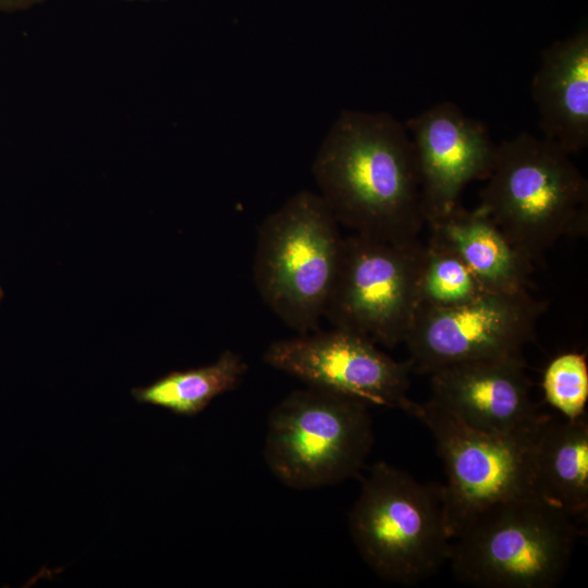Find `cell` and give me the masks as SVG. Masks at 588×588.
<instances>
[{
  "mask_svg": "<svg viewBox=\"0 0 588 588\" xmlns=\"http://www.w3.org/2000/svg\"><path fill=\"white\" fill-rule=\"evenodd\" d=\"M538 497L572 518L588 513V422L585 415L558 422L549 416L530 443Z\"/></svg>",
  "mask_w": 588,
  "mask_h": 588,
  "instance_id": "15",
  "label": "cell"
},
{
  "mask_svg": "<svg viewBox=\"0 0 588 588\" xmlns=\"http://www.w3.org/2000/svg\"><path fill=\"white\" fill-rule=\"evenodd\" d=\"M2 297H3V291H2V289L0 287V303H1Z\"/></svg>",
  "mask_w": 588,
  "mask_h": 588,
  "instance_id": "21",
  "label": "cell"
},
{
  "mask_svg": "<svg viewBox=\"0 0 588 588\" xmlns=\"http://www.w3.org/2000/svg\"><path fill=\"white\" fill-rule=\"evenodd\" d=\"M575 519L538 495L510 499L481 512L452 540L455 577L486 588H550L566 572Z\"/></svg>",
  "mask_w": 588,
  "mask_h": 588,
  "instance_id": "3",
  "label": "cell"
},
{
  "mask_svg": "<svg viewBox=\"0 0 588 588\" xmlns=\"http://www.w3.org/2000/svg\"><path fill=\"white\" fill-rule=\"evenodd\" d=\"M566 151L527 132L497 144L478 207L534 266L588 232V182Z\"/></svg>",
  "mask_w": 588,
  "mask_h": 588,
  "instance_id": "2",
  "label": "cell"
},
{
  "mask_svg": "<svg viewBox=\"0 0 588 588\" xmlns=\"http://www.w3.org/2000/svg\"><path fill=\"white\" fill-rule=\"evenodd\" d=\"M124 1H162V0H124Z\"/></svg>",
  "mask_w": 588,
  "mask_h": 588,
  "instance_id": "20",
  "label": "cell"
},
{
  "mask_svg": "<svg viewBox=\"0 0 588 588\" xmlns=\"http://www.w3.org/2000/svg\"><path fill=\"white\" fill-rule=\"evenodd\" d=\"M45 1L46 0H0V12L24 10Z\"/></svg>",
  "mask_w": 588,
  "mask_h": 588,
  "instance_id": "19",
  "label": "cell"
},
{
  "mask_svg": "<svg viewBox=\"0 0 588 588\" xmlns=\"http://www.w3.org/2000/svg\"><path fill=\"white\" fill-rule=\"evenodd\" d=\"M246 371L243 358L226 350L212 364L171 371L147 387L132 389V395L138 403L191 417L203 412L215 397L234 390Z\"/></svg>",
  "mask_w": 588,
  "mask_h": 588,
  "instance_id": "16",
  "label": "cell"
},
{
  "mask_svg": "<svg viewBox=\"0 0 588 588\" xmlns=\"http://www.w3.org/2000/svg\"><path fill=\"white\" fill-rule=\"evenodd\" d=\"M405 126L416 154L428 223L456 207L467 184L488 177L497 144L481 121L451 101L429 107L409 118Z\"/></svg>",
  "mask_w": 588,
  "mask_h": 588,
  "instance_id": "12",
  "label": "cell"
},
{
  "mask_svg": "<svg viewBox=\"0 0 588 588\" xmlns=\"http://www.w3.org/2000/svg\"><path fill=\"white\" fill-rule=\"evenodd\" d=\"M424 249L418 238L344 237L323 317L334 328L388 347L404 343L418 308Z\"/></svg>",
  "mask_w": 588,
  "mask_h": 588,
  "instance_id": "7",
  "label": "cell"
},
{
  "mask_svg": "<svg viewBox=\"0 0 588 588\" xmlns=\"http://www.w3.org/2000/svg\"><path fill=\"white\" fill-rule=\"evenodd\" d=\"M522 354L456 363L430 372V402L490 434L532 439L548 415L530 395Z\"/></svg>",
  "mask_w": 588,
  "mask_h": 588,
  "instance_id": "11",
  "label": "cell"
},
{
  "mask_svg": "<svg viewBox=\"0 0 588 588\" xmlns=\"http://www.w3.org/2000/svg\"><path fill=\"white\" fill-rule=\"evenodd\" d=\"M542 387L546 400L566 419L585 415L588 399L586 356L571 352L555 357L544 371Z\"/></svg>",
  "mask_w": 588,
  "mask_h": 588,
  "instance_id": "18",
  "label": "cell"
},
{
  "mask_svg": "<svg viewBox=\"0 0 588 588\" xmlns=\"http://www.w3.org/2000/svg\"><path fill=\"white\" fill-rule=\"evenodd\" d=\"M311 171L339 224L388 242L418 238L426 221L416 154L405 124L392 114L342 110Z\"/></svg>",
  "mask_w": 588,
  "mask_h": 588,
  "instance_id": "1",
  "label": "cell"
},
{
  "mask_svg": "<svg viewBox=\"0 0 588 588\" xmlns=\"http://www.w3.org/2000/svg\"><path fill=\"white\" fill-rule=\"evenodd\" d=\"M350 530L364 561L391 583L416 584L450 558L442 486L419 482L384 462L364 478Z\"/></svg>",
  "mask_w": 588,
  "mask_h": 588,
  "instance_id": "5",
  "label": "cell"
},
{
  "mask_svg": "<svg viewBox=\"0 0 588 588\" xmlns=\"http://www.w3.org/2000/svg\"><path fill=\"white\" fill-rule=\"evenodd\" d=\"M531 96L542 136L568 155L588 146V28L558 39L541 53Z\"/></svg>",
  "mask_w": 588,
  "mask_h": 588,
  "instance_id": "13",
  "label": "cell"
},
{
  "mask_svg": "<svg viewBox=\"0 0 588 588\" xmlns=\"http://www.w3.org/2000/svg\"><path fill=\"white\" fill-rule=\"evenodd\" d=\"M483 292L471 271L454 254L429 243L425 245L418 278V307H454Z\"/></svg>",
  "mask_w": 588,
  "mask_h": 588,
  "instance_id": "17",
  "label": "cell"
},
{
  "mask_svg": "<svg viewBox=\"0 0 588 588\" xmlns=\"http://www.w3.org/2000/svg\"><path fill=\"white\" fill-rule=\"evenodd\" d=\"M271 367L308 387L350 396L367 405L396 408L417 417L421 404L408 395L411 363L396 362L360 334L334 328L271 343Z\"/></svg>",
  "mask_w": 588,
  "mask_h": 588,
  "instance_id": "10",
  "label": "cell"
},
{
  "mask_svg": "<svg viewBox=\"0 0 588 588\" xmlns=\"http://www.w3.org/2000/svg\"><path fill=\"white\" fill-rule=\"evenodd\" d=\"M416 418L431 431L444 465V511L452 540L493 504L537 495L530 464L532 439L475 430L430 401L421 404Z\"/></svg>",
  "mask_w": 588,
  "mask_h": 588,
  "instance_id": "8",
  "label": "cell"
},
{
  "mask_svg": "<svg viewBox=\"0 0 588 588\" xmlns=\"http://www.w3.org/2000/svg\"><path fill=\"white\" fill-rule=\"evenodd\" d=\"M319 194L299 191L260 223L254 282L266 305L299 334L318 329L343 238Z\"/></svg>",
  "mask_w": 588,
  "mask_h": 588,
  "instance_id": "4",
  "label": "cell"
},
{
  "mask_svg": "<svg viewBox=\"0 0 588 588\" xmlns=\"http://www.w3.org/2000/svg\"><path fill=\"white\" fill-rule=\"evenodd\" d=\"M427 224L430 229L428 243L454 254L483 291L527 290L534 265L478 206L468 210L458 204Z\"/></svg>",
  "mask_w": 588,
  "mask_h": 588,
  "instance_id": "14",
  "label": "cell"
},
{
  "mask_svg": "<svg viewBox=\"0 0 588 588\" xmlns=\"http://www.w3.org/2000/svg\"><path fill=\"white\" fill-rule=\"evenodd\" d=\"M372 443L367 404L308 387L271 411L264 456L284 485L316 489L357 476Z\"/></svg>",
  "mask_w": 588,
  "mask_h": 588,
  "instance_id": "6",
  "label": "cell"
},
{
  "mask_svg": "<svg viewBox=\"0 0 588 588\" xmlns=\"http://www.w3.org/2000/svg\"><path fill=\"white\" fill-rule=\"evenodd\" d=\"M547 309L527 290L483 292L454 307H418L404 343L412 369L522 354Z\"/></svg>",
  "mask_w": 588,
  "mask_h": 588,
  "instance_id": "9",
  "label": "cell"
}]
</instances>
